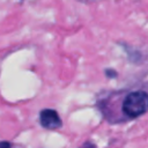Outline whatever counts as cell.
<instances>
[{
  "mask_svg": "<svg viewBox=\"0 0 148 148\" xmlns=\"http://www.w3.org/2000/svg\"><path fill=\"white\" fill-rule=\"evenodd\" d=\"M148 111V92L132 91L123 102V112L128 118H136Z\"/></svg>",
  "mask_w": 148,
  "mask_h": 148,
  "instance_id": "cell-1",
  "label": "cell"
},
{
  "mask_svg": "<svg viewBox=\"0 0 148 148\" xmlns=\"http://www.w3.org/2000/svg\"><path fill=\"white\" fill-rule=\"evenodd\" d=\"M39 123L46 130H58L62 126V121L58 112L53 109H44L39 113Z\"/></svg>",
  "mask_w": 148,
  "mask_h": 148,
  "instance_id": "cell-2",
  "label": "cell"
},
{
  "mask_svg": "<svg viewBox=\"0 0 148 148\" xmlns=\"http://www.w3.org/2000/svg\"><path fill=\"white\" fill-rule=\"evenodd\" d=\"M0 148H12V146L7 141H0Z\"/></svg>",
  "mask_w": 148,
  "mask_h": 148,
  "instance_id": "cell-3",
  "label": "cell"
},
{
  "mask_svg": "<svg viewBox=\"0 0 148 148\" xmlns=\"http://www.w3.org/2000/svg\"><path fill=\"white\" fill-rule=\"evenodd\" d=\"M81 148H96V147H95V145H92L91 142H89V141H88V142H86Z\"/></svg>",
  "mask_w": 148,
  "mask_h": 148,
  "instance_id": "cell-4",
  "label": "cell"
},
{
  "mask_svg": "<svg viewBox=\"0 0 148 148\" xmlns=\"http://www.w3.org/2000/svg\"><path fill=\"white\" fill-rule=\"evenodd\" d=\"M80 2H83V3H94V2H98V1H102V0H77Z\"/></svg>",
  "mask_w": 148,
  "mask_h": 148,
  "instance_id": "cell-5",
  "label": "cell"
}]
</instances>
